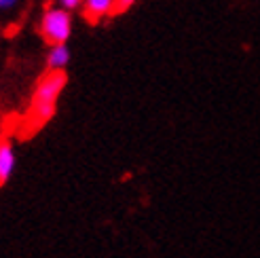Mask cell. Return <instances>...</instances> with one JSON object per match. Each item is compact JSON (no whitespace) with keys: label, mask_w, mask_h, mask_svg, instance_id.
Returning <instances> with one entry per match:
<instances>
[{"label":"cell","mask_w":260,"mask_h":258,"mask_svg":"<svg viewBox=\"0 0 260 258\" xmlns=\"http://www.w3.org/2000/svg\"><path fill=\"white\" fill-rule=\"evenodd\" d=\"M114 0H83V17L89 23H98L104 15H110Z\"/></svg>","instance_id":"obj_4"},{"label":"cell","mask_w":260,"mask_h":258,"mask_svg":"<svg viewBox=\"0 0 260 258\" xmlns=\"http://www.w3.org/2000/svg\"><path fill=\"white\" fill-rule=\"evenodd\" d=\"M68 83V76L63 70H49L41 81H38L28 114L23 119V138L32 136L38 129H43L57 112V98L61 93L63 85Z\"/></svg>","instance_id":"obj_1"},{"label":"cell","mask_w":260,"mask_h":258,"mask_svg":"<svg viewBox=\"0 0 260 258\" xmlns=\"http://www.w3.org/2000/svg\"><path fill=\"white\" fill-rule=\"evenodd\" d=\"M134 3H136V0H114L112 9H110V15H121V13H125Z\"/></svg>","instance_id":"obj_6"},{"label":"cell","mask_w":260,"mask_h":258,"mask_svg":"<svg viewBox=\"0 0 260 258\" xmlns=\"http://www.w3.org/2000/svg\"><path fill=\"white\" fill-rule=\"evenodd\" d=\"M15 0H0V9H7V7H13Z\"/></svg>","instance_id":"obj_8"},{"label":"cell","mask_w":260,"mask_h":258,"mask_svg":"<svg viewBox=\"0 0 260 258\" xmlns=\"http://www.w3.org/2000/svg\"><path fill=\"white\" fill-rule=\"evenodd\" d=\"M70 15L68 11H61V9H51L45 13L43 23H41V34L45 38V43L51 47H59L68 41L70 36Z\"/></svg>","instance_id":"obj_2"},{"label":"cell","mask_w":260,"mask_h":258,"mask_svg":"<svg viewBox=\"0 0 260 258\" xmlns=\"http://www.w3.org/2000/svg\"><path fill=\"white\" fill-rule=\"evenodd\" d=\"M13 170H15V150L9 140H0V186L11 178Z\"/></svg>","instance_id":"obj_3"},{"label":"cell","mask_w":260,"mask_h":258,"mask_svg":"<svg viewBox=\"0 0 260 258\" xmlns=\"http://www.w3.org/2000/svg\"><path fill=\"white\" fill-rule=\"evenodd\" d=\"M70 59V53H68V49L66 45H59V47H53L51 49V53H49V70H63V66L68 63Z\"/></svg>","instance_id":"obj_5"},{"label":"cell","mask_w":260,"mask_h":258,"mask_svg":"<svg viewBox=\"0 0 260 258\" xmlns=\"http://www.w3.org/2000/svg\"><path fill=\"white\" fill-rule=\"evenodd\" d=\"M83 3V0H61V5H63V9L66 11H70V9H76Z\"/></svg>","instance_id":"obj_7"}]
</instances>
